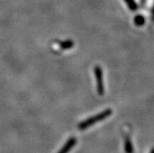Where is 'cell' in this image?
I'll return each mask as SVG.
<instances>
[{"instance_id": "cell-4", "label": "cell", "mask_w": 154, "mask_h": 153, "mask_svg": "<svg viewBox=\"0 0 154 153\" xmlns=\"http://www.w3.org/2000/svg\"><path fill=\"white\" fill-rule=\"evenodd\" d=\"M125 150L126 153H133V145L128 137L125 138Z\"/></svg>"}, {"instance_id": "cell-3", "label": "cell", "mask_w": 154, "mask_h": 153, "mask_svg": "<svg viewBox=\"0 0 154 153\" xmlns=\"http://www.w3.org/2000/svg\"><path fill=\"white\" fill-rule=\"evenodd\" d=\"M76 144H77V139L75 137H71L67 140V143L63 145V147L59 150L58 153H68Z\"/></svg>"}, {"instance_id": "cell-5", "label": "cell", "mask_w": 154, "mask_h": 153, "mask_svg": "<svg viewBox=\"0 0 154 153\" xmlns=\"http://www.w3.org/2000/svg\"><path fill=\"white\" fill-rule=\"evenodd\" d=\"M74 45V42L72 40H66L64 42H60V44H59L60 48H61L62 49L64 50L70 49H71L73 47Z\"/></svg>"}, {"instance_id": "cell-7", "label": "cell", "mask_w": 154, "mask_h": 153, "mask_svg": "<svg viewBox=\"0 0 154 153\" xmlns=\"http://www.w3.org/2000/svg\"><path fill=\"white\" fill-rule=\"evenodd\" d=\"M125 1L127 2V3H128V6L130 7L131 10H136V5H135V3H134V2L133 0H125Z\"/></svg>"}, {"instance_id": "cell-1", "label": "cell", "mask_w": 154, "mask_h": 153, "mask_svg": "<svg viewBox=\"0 0 154 153\" xmlns=\"http://www.w3.org/2000/svg\"><path fill=\"white\" fill-rule=\"evenodd\" d=\"M112 113L113 111L111 109H105L104 111L101 112L93 116H92L90 118H88L87 119H85L84 121L81 122L79 123V125H78V128L81 131L86 130L88 127L94 125L95 123H98L99 121H102V120H103L105 119H107V117H109L112 114Z\"/></svg>"}, {"instance_id": "cell-6", "label": "cell", "mask_w": 154, "mask_h": 153, "mask_svg": "<svg viewBox=\"0 0 154 153\" xmlns=\"http://www.w3.org/2000/svg\"><path fill=\"white\" fill-rule=\"evenodd\" d=\"M144 18L142 17V16H136L135 18H134V23L136 25H138V26H140V25H142V24H144Z\"/></svg>"}, {"instance_id": "cell-8", "label": "cell", "mask_w": 154, "mask_h": 153, "mask_svg": "<svg viewBox=\"0 0 154 153\" xmlns=\"http://www.w3.org/2000/svg\"><path fill=\"white\" fill-rule=\"evenodd\" d=\"M150 153H154V149H152V150H151V152H150Z\"/></svg>"}, {"instance_id": "cell-2", "label": "cell", "mask_w": 154, "mask_h": 153, "mask_svg": "<svg viewBox=\"0 0 154 153\" xmlns=\"http://www.w3.org/2000/svg\"><path fill=\"white\" fill-rule=\"evenodd\" d=\"M95 78L97 84V92L99 96H103L104 94V83H103V70L99 66H95L94 68Z\"/></svg>"}]
</instances>
